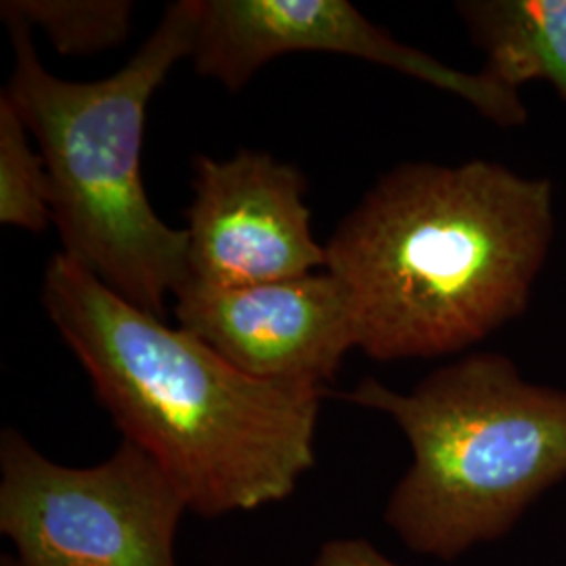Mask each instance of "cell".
<instances>
[{
  "label": "cell",
  "mask_w": 566,
  "mask_h": 566,
  "mask_svg": "<svg viewBox=\"0 0 566 566\" xmlns=\"http://www.w3.org/2000/svg\"><path fill=\"white\" fill-rule=\"evenodd\" d=\"M556 231L554 185L491 160L403 163L325 243L357 348L390 364L455 355L518 319Z\"/></svg>",
  "instance_id": "obj_1"
},
{
  "label": "cell",
  "mask_w": 566,
  "mask_h": 566,
  "mask_svg": "<svg viewBox=\"0 0 566 566\" xmlns=\"http://www.w3.org/2000/svg\"><path fill=\"white\" fill-rule=\"evenodd\" d=\"M41 301L124 441L149 453L203 518L277 504L315 465L319 401L264 382L53 254Z\"/></svg>",
  "instance_id": "obj_2"
},
{
  "label": "cell",
  "mask_w": 566,
  "mask_h": 566,
  "mask_svg": "<svg viewBox=\"0 0 566 566\" xmlns=\"http://www.w3.org/2000/svg\"><path fill=\"white\" fill-rule=\"evenodd\" d=\"M200 13V0L172 2L128 63L95 82L55 76L39 60L32 30L7 23L15 67L2 93L49 168L61 252L163 319L168 296L189 280L187 233L164 223L149 203L143 137L154 93L193 53Z\"/></svg>",
  "instance_id": "obj_3"
},
{
  "label": "cell",
  "mask_w": 566,
  "mask_h": 566,
  "mask_svg": "<svg viewBox=\"0 0 566 566\" xmlns=\"http://www.w3.org/2000/svg\"><path fill=\"white\" fill-rule=\"evenodd\" d=\"M340 397L390 416L409 441L385 518L418 554L451 560L506 535L566 476V390L528 382L506 355H465L411 392L365 378Z\"/></svg>",
  "instance_id": "obj_4"
},
{
  "label": "cell",
  "mask_w": 566,
  "mask_h": 566,
  "mask_svg": "<svg viewBox=\"0 0 566 566\" xmlns=\"http://www.w3.org/2000/svg\"><path fill=\"white\" fill-rule=\"evenodd\" d=\"M189 510L181 489L142 447L72 468L23 434H0V533L21 566H177L175 539Z\"/></svg>",
  "instance_id": "obj_5"
},
{
  "label": "cell",
  "mask_w": 566,
  "mask_h": 566,
  "mask_svg": "<svg viewBox=\"0 0 566 566\" xmlns=\"http://www.w3.org/2000/svg\"><path fill=\"white\" fill-rule=\"evenodd\" d=\"M202 13L189 60L196 72L243 88L273 60L290 53H332L369 61L470 103L486 120L516 128L528 109L486 70L462 72L392 39L348 0H200Z\"/></svg>",
  "instance_id": "obj_6"
},
{
  "label": "cell",
  "mask_w": 566,
  "mask_h": 566,
  "mask_svg": "<svg viewBox=\"0 0 566 566\" xmlns=\"http://www.w3.org/2000/svg\"><path fill=\"white\" fill-rule=\"evenodd\" d=\"M294 164L240 149L227 160L196 156L187 208L189 283L240 287L282 282L325 266Z\"/></svg>",
  "instance_id": "obj_7"
},
{
  "label": "cell",
  "mask_w": 566,
  "mask_h": 566,
  "mask_svg": "<svg viewBox=\"0 0 566 566\" xmlns=\"http://www.w3.org/2000/svg\"><path fill=\"white\" fill-rule=\"evenodd\" d=\"M175 298L179 327L264 382L325 390L357 348L348 292L325 269L240 287L187 282Z\"/></svg>",
  "instance_id": "obj_8"
},
{
  "label": "cell",
  "mask_w": 566,
  "mask_h": 566,
  "mask_svg": "<svg viewBox=\"0 0 566 566\" xmlns=\"http://www.w3.org/2000/svg\"><path fill=\"white\" fill-rule=\"evenodd\" d=\"M455 9L491 76L518 91L549 82L566 103V0H464Z\"/></svg>",
  "instance_id": "obj_9"
},
{
  "label": "cell",
  "mask_w": 566,
  "mask_h": 566,
  "mask_svg": "<svg viewBox=\"0 0 566 566\" xmlns=\"http://www.w3.org/2000/svg\"><path fill=\"white\" fill-rule=\"evenodd\" d=\"M4 23L39 28L61 55H91L116 49L133 32L130 0H2Z\"/></svg>",
  "instance_id": "obj_10"
},
{
  "label": "cell",
  "mask_w": 566,
  "mask_h": 566,
  "mask_svg": "<svg viewBox=\"0 0 566 566\" xmlns=\"http://www.w3.org/2000/svg\"><path fill=\"white\" fill-rule=\"evenodd\" d=\"M0 223L42 233L53 223V185L15 105L0 95Z\"/></svg>",
  "instance_id": "obj_11"
},
{
  "label": "cell",
  "mask_w": 566,
  "mask_h": 566,
  "mask_svg": "<svg viewBox=\"0 0 566 566\" xmlns=\"http://www.w3.org/2000/svg\"><path fill=\"white\" fill-rule=\"evenodd\" d=\"M313 566H403L385 556L367 539H334L319 549Z\"/></svg>",
  "instance_id": "obj_12"
},
{
  "label": "cell",
  "mask_w": 566,
  "mask_h": 566,
  "mask_svg": "<svg viewBox=\"0 0 566 566\" xmlns=\"http://www.w3.org/2000/svg\"><path fill=\"white\" fill-rule=\"evenodd\" d=\"M2 566H21L15 558H2Z\"/></svg>",
  "instance_id": "obj_13"
}]
</instances>
